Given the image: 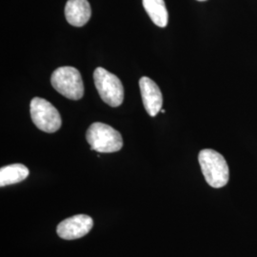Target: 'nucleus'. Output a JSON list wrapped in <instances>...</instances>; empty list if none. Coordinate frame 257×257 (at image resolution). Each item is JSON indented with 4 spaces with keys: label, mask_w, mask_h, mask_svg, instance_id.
Segmentation results:
<instances>
[{
    "label": "nucleus",
    "mask_w": 257,
    "mask_h": 257,
    "mask_svg": "<svg viewBox=\"0 0 257 257\" xmlns=\"http://www.w3.org/2000/svg\"><path fill=\"white\" fill-rule=\"evenodd\" d=\"M198 161L203 175L211 187L219 189L228 184L229 166L221 154L211 149H205L199 153Z\"/></svg>",
    "instance_id": "f257e3e1"
},
{
    "label": "nucleus",
    "mask_w": 257,
    "mask_h": 257,
    "mask_svg": "<svg viewBox=\"0 0 257 257\" xmlns=\"http://www.w3.org/2000/svg\"><path fill=\"white\" fill-rule=\"evenodd\" d=\"M86 139L92 151L103 154L115 153L123 147V138L119 132L100 122L92 123L87 131Z\"/></svg>",
    "instance_id": "f03ea898"
},
{
    "label": "nucleus",
    "mask_w": 257,
    "mask_h": 257,
    "mask_svg": "<svg viewBox=\"0 0 257 257\" xmlns=\"http://www.w3.org/2000/svg\"><path fill=\"white\" fill-rule=\"evenodd\" d=\"M51 83L55 91L72 100H79L84 95V84L79 71L74 67H60L52 74Z\"/></svg>",
    "instance_id": "7ed1b4c3"
},
{
    "label": "nucleus",
    "mask_w": 257,
    "mask_h": 257,
    "mask_svg": "<svg viewBox=\"0 0 257 257\" xmlns=\"http://www.w3.org/2000/svg\"><path fill=\"white\" fill-rule=\"evenodd\" d=\"M93 80L102 100L106 104L118 107L123 103L124 87L116 75L99 67L93 73Z\"/></svg>",
    "instance_id": "20e7f679"
},
{
    "label": "nucleus",
    "mask_w": 257,
    "mask_h": 257,
    "mask_svg": "<svg viewBox=\"0 0 257 257\" xmlns=\"http://www.w3.org/2000/svg\"><path fill=\"white\" fill-rule=\"evenodd\" d=\"M30 111L34 124L45 133L53 134L61 127L62 120L58 110L44 98L35 97L32 99Z\"/></svg>",
    "instance_id": "39448f33"
},
{
    "label": "nucleus",
    "mask_w": 257,
    "mask_h": 257,
    "mask_svg": "<svg viewBox=\"0 0 257 257\" xmlns=\"http://www.w3.org/2000/svg\"><path fill=\"white\" fill-rule=\"evenodd\" d=\"M93 227L92 217L86 214H77L60 222L56 232L60 238L74 240L88 234Z\"/></svg>",
    "instance_id": "423d86ee"
},
{
    "label": "nucleus",
    "mask_w": 257,
    "mask_h": 257,
    "mask_svg": "<svg viewBox=\"0 0 257 257\" xmlns=\"http://www.w3.org/2000/svg\"><path fill=\"white\" fill-rule=\"evenodd\" d=\"M139 87L144 107L151 116H156L163 105V96L159 87L154 80L143 76L139 80Z\"/></svg>",
    "instance_id": "0eeeda50"
},
{
    "label": "nucleus",
    "mask_w": 257,
    "mask_h": 257,
    "mask_svg": "<svg viewBox=\"0 0 257 257\" xmlns=\"http://www.w3.org/2000/svg\"><path fill=\"white\" fill-rule=\"evenodd\" d=\"M92 10L88 0H68L65 7V17L69 24L82 27L91 19Z\"/></svg>",
    "instance_id": "6e6552de"
},
{
    "label": "nucleus",
    "mask_w": 257,
    "mask_h": 257,
    "mask_svg": "<svg viewBox=\"0 0 257 257\" xmlns=\"http://www.w3.org/2000/svg\"><path fill=\"white\" fill-rule=\"evenodd\" d=\"M29 176V170L23 164H12L0 169V187L22 182Z\"/></svg>",
    "instance_id": "1a4fd4ad"
},
{
    "label": "nucleus",
    "mask_w": 257,
    "mask_h": 257,
    "mask_svg": "<svg viewBox=\"0 0 257 257\" xmlns=\"http://www.w3.org/2000/svg\"><path fill=\"white\" fill-rule=\"evenodd\" d=\"M143 7L156 26L164 28L168 24L169 14L164 0H142Z\"/></svg>",
    "instance_id": "9d476101"
},
{
    "label": "nucleus",
    "mask_w": 257,
    "mask_h": 257,
    "mask_svg": "<svg viewBox=\"0 0 257 257\" xmlns=\"http://www.w3.org/2000/svg\"><path fill=\"white\" fill-rule=\"evenodd\" d=\"M197 1H206V0H197Z\"/></svg>",
    "instance_id": "9b49d317"
}]
</instances>
